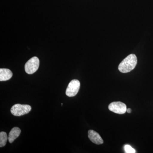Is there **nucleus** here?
Segmentation results:
<instances>
[{
    "mask_svg": "<svg viewBox=\"0 0 153 153\" xmlns=\"http://www.w3.org/2000/svg\"><path fill=\"white\" fill-rule=\"evenodd\" d=\"M13 74L12 71L7 68L0 69V81H7L12 78Z\"/></svg>",
    "mask_w": 153,
    "mask_h": 153,
    "instance_id": "7",
    "label": "nucleus"
},
{
    "mask_svg": "<svg viewBox=\"0 0 153 153\" xmlns=\"http://www.w3.org/2000/svg\"><path fill=\"white\" fill-rule=\"evenodd\" d=\"M32 107L29 105L16 104L11 108V112L16 116H21L29 113Z\"/></svg>",
    "mask_w": 153,
    "mask_h": 153,
    "instance_id": "2",
    "label": "nucleus"
},
{
    "mask_svg": "<svg viewBox=\"0 0 153 153\" xmlns=\"http://www.w3.org/2000/svg\"><path fill=\"white\" fill-rule=\"evenodd\" d=\"M126 111L128 113H131V109L130 108H128V109L126 110Z\"/></svg>",
    "mask_w": 153,
    "mask_h": 153,
    "instance_id": "11",
    "label": "nucleus"
},
{
    "mask_svg": "<svg viewBox=\"0 0 153 153\" xmlns=\"http://www.w3.org/2000/svg\"><path fill=\"white\" fill-rule=\"evenodd\" d=\"M108 109L110 111L118 114H124L126 111V105L121 102H114L108 105Z\"/></svg>",
    "mask_w": 153,
    "mask_h": 153,
    "instance_id": "5",
    "label": "nucleus"
},
{
    "mask_svg": "<svg viewBox=\"0 0 153 153\" xmlns=\"http://www.w3.org/2000/svg\"><path fill=\"white\" fill-rule=\"evenodd\" d=\"M8 139L7 135L5 132L1 131L0 133V147L4 146Z\"/></svg>",
    "mask_w": 153,
    "mask_h": 153,
    "instance_id": "9",
    "label": "nucleus"
},
{
    "mask_svg": "<svg viewBox=\"0 0 153 153\" xmlns=\"http://www.w3.org/2000/svg\"><path fill=\"white\" fill-rule=\"evenodd\" d=\"M137 62L136 56L134 54H131L121 62L118 66L119 70L123 73L130 72L136 67Z\"/></svg>",
    "mask_w": 153,
    "mask_h": 153,
    "instance_id": "1",
    "label": "nucleus"
},
{
    "mask_svg": "<svg viewBox=\"0 0 153 153\" xmlns=\"http://www.w3.org/2000/svg\"><path fill=\"white\" fill-rule=\"evenodd\" d=\"M88 137L89 140L95 144L100 145L103 143V140L99 134L92 130L88 131Z\"/></svg>",
    "mask_w": 153,
    "mask_h": 153,
    "instance_id": "6",
    "label": "nucleus"
},
{
    "mask_svg": "<svg viewBox=\"0 0 153 153\" xmlns=\"http://www.w3.org/2000/svg\"><path fill=\"white\" fill-rule=\"evenodd\" d=\"M40 65V60L37 57L30 59L25 65V70L28 74H33L38 70Z\"/></svg>",
    "mask_w": 153,
    "mask_h": 153,
    "instance_id": "3",
    "label": "nucleus"
},
{
    "mask_svg": "<svg viewBox=\"0 0 153 153\" xmlns=\"http://www.w3.org/2000/svg\"><path fill=\"white\" fill-rule=\"evenodd\" d=\"M80 86V83L79 80L76 79L71 80L66 88V95L69 97L75 96L78 93Z\"/></svg>",
    "mask_w": 153,
    "mask_h": 153,
    "instance_id": "4",
    "label": "nucleus"
},
{
    "mask_svg": "<svg viewBox=\"0 0 153 153\" xmlns=\"http://www.w3.org/2000/svg\"><path fill=\"white\" fill-rule=\"evenodd\" d=\"M124 150L126 153H135L136 151L131 146L128 145H126L124 146Z\"/></svg>",
    "mask_w": 153,
    "mask_h": 153,
    "instance_id": "10",
    "label": "nucleus"
},
{
    "mask_svg": "<svg viewBox=\"0 0 153 153\" xmlns=\"http://www.w3.org/2000/svg\"><path fill=\"white\" fill-rule=\"evenodd\" d=\"M21 130L19 127H14L11 130L9 134V142L10 143L13 142L15 140L20 136Z\"/></svg>",
    "mask_w": 153,
    "mask_h": 153,
    "instance_id": "8",
    "label": "nucleus"
}]
</instances>
